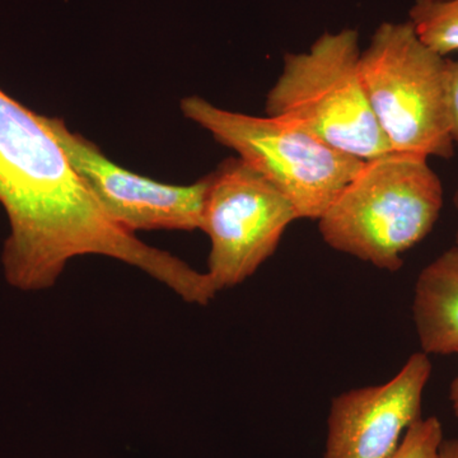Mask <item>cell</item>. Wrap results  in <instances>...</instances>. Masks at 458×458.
I'll list each match as a JSON object with an SVG mask.
<instances>
[{
  "mask_svg": "<svg viewBox=\"0 0 458 458\" xmlns=\"http://www.w3.org/2000/svg\"><path fill=\"white\" fill-rule=\"evenodd\" d=\"M412 318L421 352L429 357L458 354V245L419 273Z\"/></svg>",
  "mask_w": 458,
  "mask_h": 458,
  "instance_id": "9",
  "label": "cell"
},
{
  "mask_svg": "<svg viewBox=\"0 0 458 458\" xmlns=\"http://www.w3.org/2000/svg\"><path fill=\"white\" fill-rule=\"evenodd\" d=\"M361 82L394 152L454 156L448 107L447 57L420 41L406 22L377 27L360 57Z\"/></svg>",
  "mask_w": 458,
  "mask_h": 458,
  "instance_id": "4",
  "label": "cell"
},
{
  "mask_svg": "<svg viewBox=\"0 0 458 458\" xmlns=\"http://www.w3.org/2000/svg\"><path fill=\"white\" fill-rule=\"evenodd\" d=\"M450 403L454 415L458 419V376L452 381L450 386Z\"/></svg>",
  "mask_w": 458,
  "mask_h": 458,
  "instance_id": "14",
  "label": "cell"
},
{
  "mask_svg": "<svg viewBox=\"0 0 458 458\" xmlns=\"http://www.w3.org/2000/svg\"><path fill=\"white\" fill-rule=\"evenodd\" d=\"M439 458H458V437L443 439L439 448Z\"/></svg>",
  "mask_w": 458,
  "mask_h": 458,
  "instance_id": "13",
  "label": "cell"
},
{
  "mask_svg": "<svg viewBox=\"0 0 458 458\" xmlns=\"http://www.w3.org/2000/svg\"><path fill=\"white\" fill-rule=\"evenodd\" d=\"M454 208H456V210L458 213V179H457L456 190H454ZM456 245H458V227H457V231H456Z\"/></svg>",
  "mask_w": 458,
  "mask_h": 458,
  "instance_id": "15",
  "label": "cell"
},
{
  "mask_svg": "<svg viewBox=\"0 0 458 458\" xmlns=\"http://www.w3.org/2000/svg\"><path fill=\"white\" fill-rule=\"evenodd\" d=\"M47 128L105 212L120 227L138 231L200 229L207 179L188 186L167 185L114 165L83 135L56 117Z\"/></svg>",
  "mask_w": 458,
  "mask_h": 458,
  "instance_id": "7",
  "label": "cell"
},
{
  "mask_svg": "<svg viewBox=\"0 0 458 458\" xmlns=\"http://www.w3.org/2000/svg\"><path fill=\"white\" fill-rule=\"evenodd\" d=\"M205 179L200 229L210 241L205 273L219 293L251 278L300 218L284 195L240 157L225 159Z\"/></svg>",
  "mask_w": 458,
  "mask_h": 458,
  "instance_id": "6",
  "label": "cell"
},
{
  "mask_svg": "<svg viewBox=\"0 0 458 458\" xmlns=\"http://www.w3.org/2000/svg\"><path fill=\"white\" fill-rule=\"evenodd\" d=\"M181 110L279 190L300 219L318 221L366 162L279 117L223 110L198 96Z\"/></svg>",
  "mask_w": 458,
  "mask_h": 458,
  "instance_id": "5",
  "label": "cell"
},
{
  "mask_svg": "<svg viewBox=\"0 0 458 458\" xmlns=\"http://www.w3.org/2000/svg\"><path fill=\"white\" fill-rule=\"evenodd\" d=\"M448 107H450L451 131L454 144H458V60L447 57Z\"/></svg>",
  "mask_w": 458,
  "mask_h": 458,
  "instance_id": "12",
  "label": "cell"
},
{
  "mask_svg": "<svg viewBox=\"0 0 458 458\" xmlns=\"http://www.w3.org/2000/svg\"><path fill=\"white\" fill-rule=\"evenodd\" d=\"M409 22L423 44L441 56L458 51V0H415Z\"/></svg>",
  "mask_w": 458,
  "mask_h": 458,
  "instance_id": "10",
  "label": "cell"
},
{
  "mask_svg": "<svg viewBox=\"0 0 458 458\" xmlns=\"http://www.w3.org/2000/svg\"><path fill=\"white\" fill-rule=\"evenodd\" d=\"M0 207L9 225L3 273L18 291L53 288L81 256H106L152 279L167 270V251L147 245L105 212L51 134L45 114L2 89Z\"/></svg>",
  "mask_w": 458,
  "mask_h": 458,
  "instance_id": "1",
  "label": "cell"
},
{
  "mask_svg": "<svg viewBox=\"0 0 458 458\" xmlns=\"http://www.w3.org/2000/svg\"><path fill=\"white\" fill-rule=\"evenodd\" d=\"M360 53L355 29L324 32L304 53H286L267 95V116L293 123L361 161L394 152L361 82Z\"/></svg>",
  "mask_w": 458,
  "mask_h": 458,
  "instance_id": "3",
  "label": "cell"
},
{
  "mask_svg": "<svg viewBox=\"0 0 458 458\" xmlns=\"http://www.w3.org/2000/svg\"><path fill=\"white\" fill-rule=\"evenodd\" d=\"M426 352L410 355L388 382L345 391L331 401L324 458H390L421 418L432 376Z\"/></svg>",
  "mask_w": 458,
  "mask_h": 458,
  "instance_id": "8",
  "label": "cell"
},
{
  "mask_svg": "<svg viewBox=\"0 0 458 458\" xmlns=\"http://www.w3.org/2000/svg\"><path fill=\"white\" fill-rule=\"evenodd\" d=\"M428 159L390 152L364 162L318 221L325 243L377 269L400 270L403 255L429 236L445 203Z\"/></svg>",
  "mask_w": 458,
  "mask_h": 458,
  "instance_id": "2",
  "label": "cell"
},
{
  "mask_svg": "<svg viewBox=\"0 0 458 458\" xmlns=\"http://www.w3.org/2000/svg\"><path fill=\"white\" fill-rule=\"evenodd\" d=\"M443 427L437 417L420 418L403 434L390 458H439Z\"/></svg>",
  "mask_w": 458,
  "mask_h": 458,
  "instance_id": "11",
  "label": "cell"
}]
</instances>
